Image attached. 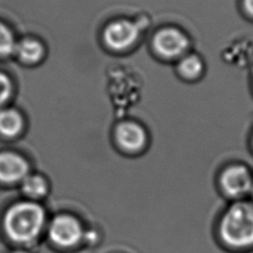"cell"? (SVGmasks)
Segmentation results:
<instances>
[{
  "mask_svg": "<svg viewBox=\"0 0 253 253\" xmlns=\"http://www.w3.org/2000/svg\"><path fill=\"white\" fill-rule=\"evenodd\" d=\"M45 220L43 209L34 202H20L12 206L4 217L7 235L16 242H30L41 233Z\"/></svg>",
  "mask_w": 253,
  "mask_h": 253,
  "instance_id": "cell-1",
  "label": "cell"
},
{
  "mask_svg": "<svg viewBox=\"0 0 253 253\" xmlns=\"http://www.w3.org/2000/svg\"><path fill=\"white\" fill-rule=\"evenodd\" d=\"M221 240L234 248L253 245V205L238 202L230 206L219 223Z\"/></svg>",
  "mask_w": 253,
  "mask_h": 253,
  "instance_id": "cell-2",
  "label": "cell"
},
{
  "mask_svg": "<svg viewBox=\"0 0 253 253\" xmlns=\"http://www.w3.org/2000/svg\"><path fill=\"white\" fill-rule=\"evenodd\" d=\"M151 46L155 55L163 61L175 63L191 51L192 41L181 28L168 25L160 28L152 37Z\"/></svg>",
  "mask_w": 253,
  "mask_h": 253,
  "instance_id": "cell-3",
  "label": "cell"
},
{
  "mask_svg": "<svg viewBox=\"0 0 253 253\" xmlns=\"http://www.w3.org/2000/svg\"><path fill=\"white\" fill-rule=\"evenodd\" d=\"M83 234L80 222L73 216L61 214L53 218L48 227L50 240L61 247H71L77 244Z\"/></svg>",
  "mask_w": 253,
  "mask_h": 253,
  "instance_id": "cell-4",
  "label": "cell"
},
{
  "mask_svg": "<svg viewBox=\"0 0 253 253\" xmlns=\"http://www.w3.org/2000/svg\"><path fill=\"white\" fill-rule=\"evenodd\" d=\"M139 30L135 24L127 20H120L110 24L104 33L106 43L114 49H125L132 45L138 39Z\"/></svg>",
  "mask_w": 253,
  "mask_h": 253,
  "instance_id": "cell-5",
  "label": "cell"
},
{
  "mask_svg": "<svg viewBox=\"0 0 253 253\" xmlns=\"http://www.w3.org/2000/svg\"><path fill=\"white\" fill-rule=\"evenodd\" d=\"M220 186L230 197H240L252 189V178L245 166L234 165L226 168L220 176Z\"/></svg>",
  "mask_w": 253,
  "mask_h": 253,
  "instance_id": "cell-6",
  "label": "cell"
},
{
  "mask_svg": "<svg viewBox=\"0 0 253 253\" xmlns=\"http://www.w3.org/2000/svg\"><path fill=\"white\" fill-rule=\"evenodd\" d=\"M178 78L188 83L200 81L206 72V62L201 54L189 51L174 63Z\"/></svg>",
  "mask_w": 253,
  "mask_h": 253,
  "instance_id": "cell-7",
  "label": "cell"
},
{
  "mask_svg": "<svg viewBox=\"0 0 253 253\" xmlns=\"http://www.w3.org/2000/svg\"><path fill=\"white\" fill-rule=\"evenodd\" d=\"M29 166L27 161L19 154L13 152L0 153V182H22L28 175Z\"/></svg>",
  "mask_w": 253,
  "mask_h": 253,
  "instance_id": "cell-8",
  "label": "cell"
},
{
  "mask_svg": "<svg viewBox=\"0 0 253 253\" xmlns=\"http://www.w3.org/2000/svg\"><path fill=\"white\" fill-rule=\"evenodd\" d=\"M116 139L120 146L126 151H137L145 144L146 134L144 129L137 124L126 122L118 126Z\"/></svg>",
  "mask_w": 253,
  "mask_h": 253,
  "instance_id": "cell-9",
  "label": "cell"
},
{
  "mask_svg": "<svg viewBox=\"0 0 253 253\" xmlns=\"http://www.w3.org/2000/svg\"><path fill=\"white\" fill-rule=\"evenodd\" d=\"M23 126L21 115L13 109H4L0 111V134L13 137L20 133Z\"/></svg>",
  "mask_w": 253,
  "mask_h": 253,
  "instance_id": "cell-10",
  "label": "cell"
},
{
  "mask_svg": "<svg viewBox=\"0 0 253 253\" xmlns=\"http://www.w3.org/2000/svg\"><path fill=\"white\" fill-rule=\"evenodd\" d=\"M15 52H17L23 61L27 63H35L42 58L43 47L38 41L25 39L19 43H16Z\"/></svg>",
  "mask_w": 253,
  "mask_h": 253,
  "instance_id": "cell-11",
  "label": "cell"
},
{
  "mask_svg": "<svg viewBox=\"0 0 253 253\" xmlns=\"http://www.w3.org/2000/svg\"><path fill=\"white\" fill-rule=\"evenodd\" d=\"M46 182L39 175H27L22 181V190L32 199H38L46 193Z\"/></svg>",
  "mask_w": 253,
  "mask_h": 253,
  "instance_id": "cell-12",
  "label": "cell"
},
{
  "mask_svg": "<svg viewBox=\"0 0 253 253\" xmlns=\"http://www.w3.org/2000/svg\"><path fill=\"white\" fill-rule=\"evenodd\" d=\"M16 42L11 31L0 23V55L5 56L15 52Z\"/></svg>",
  "mask_w": 253,
  "mask_h": 253,
  "instance_id": "cell-13",
  "label": "cell"
},
{
  "mask_svg": "<svg viewBox=\"0 0 253 253\" xmlns=\"http://www.w3.org/2000/svg\"><path fill=\"white\" fill-rule=\"evenodd\" d=\"M12 93V83L10 79L0 72V108L7 102Z\"/></svg>",
  "mask_w": 253,
  "mask_h": 253,
  "instance_id": "cell-14",
  "label": "cell"
},
{
  "mask_svg": "<svg viewBox=\"0 0 253 253\" xmlns=\"http://www.w3.org/2000/svg\"><path fill=\"white\" fill-rule=\"evenodd\" d=\"M240 9L245 18L253 21V0H240Z\"/></svg>",
  "mask_w": 253,
  "mask_h": 253,
  "instance_id": "cell-15",
  "label": "cell"
},
{
  "mask_svg": "<svg viewBox=\"0 0 253 253\" xmlns=\"http://www.w3.org/2000/svg\"><path fill=\"white\" fill-rule=\"evenodd\" d=\"M14 253H26V252H24V251H16Z\"/></svg>",
  "mask_w": 253,
  "mask_h": 253,
  "instance_id": "cell-16",
  "label": "cell"
},
{
  "mask_svg": "<svg viewBox=\"0 0 253 253\" xmlns=\"http://www.w3.org/2000/svg\"><path fill=\"white\" fill-rule=\"evenodd\" d=\"M251 75H252V80L251 81H252V84H253V69H252V74Z\"/></svg>",
  "mask_w": 253,
  "mask_h": 253,
  "instance_id": "cell-17",
  "label": "cell"
},
{
  "mask_svg": "<svg viewBox=\"0 0 253 253\" xmlns=\"http://www.w3.org/2000/svg\"><path fill=\"white\" fill-rule=\"evenodd\" d=\"M252 192H253V187H252Z\"/></svg>",
  "mask_w": 253,
  "mask_h": 253,
  "instance_id": "cell-18",
  "label": "cell"
},
{
  "mask_svg": "<svg viewBox=\"0 0 253 253\" xmlns=\"http://www.w3.org/2000/svg\"><path fill=\"white\" fill-rule=\"evenodd\" d=\"M252 141H253V140H252Z\"/></svg>",
  "mask_w": 253,
  "mask_h": 253,
  "instance_id": "cell-19",
  "label": "cell"
}]
</instances>
